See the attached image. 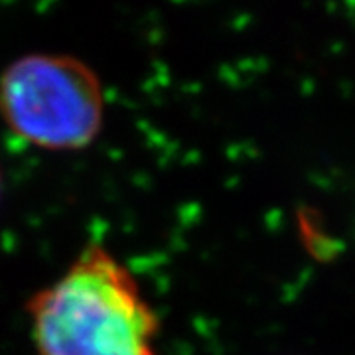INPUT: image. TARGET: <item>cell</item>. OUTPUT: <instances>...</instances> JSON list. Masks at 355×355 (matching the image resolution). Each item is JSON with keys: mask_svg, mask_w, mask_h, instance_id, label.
<instances>
[{"mask_svg": "<svg viewBox=\"0 0 355 355\" xmlns=\"http://www.w3.org/2000/svg\"><path fill=\"white\" fill-rule=\"evenodd\" d=\"M36 355H158V316L139 280L91 243L28 304Z\"/></svg>", "mask_w": 355, "mask_h": 355, "instance_id": "obj_1", "label": "cell"}, {"mask_svg": "<svg viewBox=\"0 0 355 355\" xmlns=\"http://www.w3.org/2000/svg\"><path fill=\"white\" fill-rule=\"evenodd\" d=\"M0 116L16 137L46 150H79L101 132L105 93L71 55L32 53L0 76Z\"/></svg>", "mask_w": 355, "mask_h": 355, "instance_id": "obj_2", "label": "cell"}, {"mask_svg": "<svg viewBox=\"0 0 355 355\" xmlns=\"http://www.w3.org/2000/svg\"><path fill=\"white\" fill-rule=\"evenodd\" d=\"M0 190H2V180H0Z\"/></svg>", "mask_w": 355, "mask_h": 355, "instance_id": "obj_3", "label": "cell"}]
</instances>
